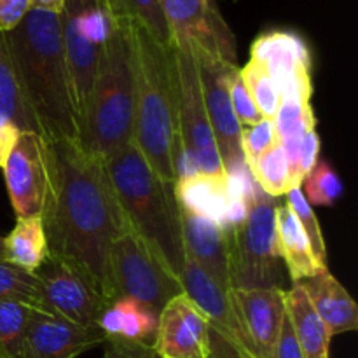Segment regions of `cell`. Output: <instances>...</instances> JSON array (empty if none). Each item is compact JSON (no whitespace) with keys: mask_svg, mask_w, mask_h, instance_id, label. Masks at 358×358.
Returning <instances> with one entry per match:
<instances>
[{"mask_svg":"<svg viewBox=\"0 0 358 358\" xmlns=\"http://www.w3.org/2000/svg\"><path fill=\"white\" fill-rule=\"evenodd\" d=\"M318 156H320V136H318L317 128H311L304 133L299 145V170L303 175V180L318 163V159H320Z\"/></svg>","mask_w":358,"mask_h":358,"instance_id":"cell-37","label":"cell"},{"mask_svg":"<svg viewBox=\"0 0 358 358\" xmlns=\"http://www.w3.org/2000/svg\"><path fill=\"white\" fill-rule=\"evenodd\" d=\"M30 9L28 0H0V31L14 30Z\"/></svg>","mask_w":358,"mask_h":358,"instance_id":"cell-39","label":"cell"},{"mask_svg":"<svg viewBox=\"0 0 358 358\" xmlns=\"http://www.w3.org/2000/svg\"><path fill=\"white\" fill-rule=\"evenodd\" d=\"M208 358H243L222 336L210 329V357Z\"/></svg>","mask_w":358,"mask_h":358,"instance_id":"cell-41","label":"cell"},{"mask_svg":"<svg viewBox=\"0 0 358 358\" xmlns=\"http://www.w3.org/2000/svg\"><path fill=\"white\" fill-rule=\"evenodd\" d=\"M0 259L6 261V254H3V236H0Z\"/></svg>","mask_w":358,"mask_h":358,"instance_id":"cell-44","label":"cell"},{"mask_svg":"<svg viewBox=\"0 0 358 358\" xmlns=\"http://www.w3.org/2000/svg\"><path fill=\"white\" fill-rule=\"evenodd\" d=\"M108 14L110 17L128 20L138 24L164 48L173 45L159 0H110Z\"/></svg>","mask_w":358,"mask_h":358,"instance_id":"cell-26","label":"cell"},{"mask_svg":"<svg viewBox=\"0 0 358 358\" xmlns=\"http://www.w3.org/2000/svg\"><path fill=\"white\" fill-rule=\"evenodd\" d=\"M231 301L240 315L255 358H275L280 329L285 317V290H231Z\"/></svg>","mask_w":358,"mask_h":358,"instance_id":"cell-17","label":"cell"},{"mask_svg":"<svg viewBox=\"0 0 358 358\" xmlns=\"http://www.w3.org/2000/svg\"><path fill=\"white\" fill-rule=\"evenodd\" d=\"M21 93L45 140H79L58 13L30 9L14 30L3 34Z\"/></svg>","mask_w":358,"mask_h":358,"instance_id":"cell-2","label":"cell"},{"mask_svg":"<svg viewBox=\"0 0 358 358\" xmlns=\"http://www.w3.org/2000/svg\"><path fill=\"white\" fill-rule=\"evenodd\" d=\"M252 178L264 194L269 198H280L292 191V177H290L289 163H287L285 152L282 143L276 142L250 171Z\"/></svg>","mask_w":358,"mask_h":358,"instance_id":"cell-28","label":"cell"},{"mask_svg":"<svg viewBox=\"0 0 358 358\" xmlns=\"http://www.w3.org/2000/svg\"><path fill=\"white\" fill-rule=\"evenodd\" d=\"M229 94H231V105H233V112L236 115L238 122H240L241 129L250 128V126L257 124L259 121H262V114L259 112V108L255 107L254 100H252L250 93L245 87L243 80H241L240 69L234 70L231 73L229 80Z\"/></svg>","mask_w":358,"mask_h":358,"instance_id":"cell-35","label":"cell"},{"mask_svg":"<svg viewBox=\"0 0 358 358\" xmlns=\"http://www.w3.org/2000/svg\"><path fill=\"white\" fill-rule=\"evenodd\" d=\"M0 112L13 119L21 131L41 135L37 122H35L34 115L24 101L23 93H21L16 69H14L13 58H10L2 31H0Z\"/></svg>","mask_w":358,"mask_h":358,"instance_id":"cell-25","label":"cell"},{"mask_svg":"<svg viewBox=\"0 0 358 358\" xmlns=\"http://www.w3.org/2000/svg\"><path fill=\"white\" fill-rule=\"evenodd\" d=\"M2 171L16 219L42 217L51 191V168L44 136L21 133Z\"/></svg>","mask_w":358,"mask_h":358,"instance_id":"cell-11","label":"cell"},{"mask_svg":"<svg viewBox=\"0 0 358 358\" xmlns=\"http://www.w3.org/2000/svg\"><path fill=\"white\" fill-rule=\"evenodd\" d=\"M182 292L180 280L131 229L112 243L108 254V303L133 299L159 317L164 304Z\"/></svg>","mask_w":358,"mask_h":358,"instance_id":"cell-7","label":"cell"},{"mask_svg":"<svg viewBox=\"0 0 358 358\" xmlns=\"http://www.w3.org/2000/svg\"><path fill=\"white\" fill-rule=\"evenodd\" d=\"M21 133L23 131L17 128L16 122L0 112V170H2L3 164H6L9 154L13 152L14 145H16Z\"/></svg>","mask_w":358,"mask_h":358,"instance_id":"cell-40","label":"cell"},{"mask_svg":"<svg viewBox=\"0 0 358 358\" xmlns=\"http://www.w3.org/2000/svg\"><path fill=\"white\" fill-rule=\"evenodd\" d=\"M34 308L13 299H0V358H23L24 334Z\"/></svg>","mask_w":358,"mask_h":358,"instance_id":"cell-27","label":"cell"},{"mask_svg":"<svg viewBox=\"0 0 358 358\" xmlns=\"http://www.w3.org/2000/svg\"><path fill=\"white\" fill-rule=\"evenodd\" d=\"M0 299L20 301L34 310L48 311L42 303L41 285L34 273L23 271L2 259H0Z\"/></svg>","mask_w":358,"mask_h":358,"instance_id":"cell-30","label":"cell"},{"mask_svg":"<svg viewBox=\"0 0 358 358\" xmlns=\"http://www.w3.org/2000/svg\"><path fill=\"white\" fill-rule=\"evenodd\" d=\"M159 358H208L210 324L185 292L168 301L157 317L152 345Z\"/></svg>","mask_w":358,"mask_h":358,"instance_id":"cell-14","label":"cell"},{"mask_svg":"<svg viewBox=\"0 0 358 358\" xmlns=\"http://www.w3.org/2000/svg\"><path fill=\"white\" fill-rule=\"evenodd\" d=\"M240 76L262 117L273 121L278 112L280 101H282V93L273 77L266 72L261 63L254 62V59H250L243 69H240Z\"/></svg>","mask_w":358,"mask_h":358,"instance_id":"cell-29","label":"cell"},{"mask_svg":"<svg viewBox=\"0 0 358 358\" xmlns=\"http://www.w3.org/2000/svg\"><path fill=\"white\" fill-rule=\"evenodd\" d=\"M171 55H173L182 173L224 177L226 170H224L215 136H213L208 114H206L194 52L187 45L173 44Z\"/></svg>","mask_w":358,"mask_h":358,"instance_id":"cell-8","label":"cell"},{"mask_svg":"<svg viewBox=\"0 0 358 358\" xmlns=\"http://www.w3.org/2000/svg\"><path fill=\"white\" fill-rule=\"evenodd\" d=\"M278 142L275 122L271 119H262L250 128L241 129V152H243L245 166L248 171L254 170L257 161Z\"/></svg>","mask_w":358,"mask_h":358,"instance_id":"cell-34","label":"cell"},{"mask_svg":"<svg viewBox=\"0 0 358 358\" xmlns=\"http://www.w3.org/2000/svg\"><path fill=\"white\" fill-rule=\"evenodd\" d=\"M48 142L51 191L42 213L49 255L83 271L108 301V254L129 229L105 159L77 140Z\"/></svg>","mask_w":358,"mask_h":358,"instance_id":"cell-1","label":"cell"},{"mask_svg":"<svg viewBox=\"0 0 358 358\" xmlns=\"http://www.w3.org/2000/svg\"><path fill=\"white\" fill-rule=\"evenodd\" d=\"M194 56L198 63L206 114L226 175L236 177V175L250 173L245 166L243 152H241V126L233 112L229 94L231 73L238 69L236 63L226 62L219 56L206 55V52H194Z\"/></svg>","mask_w":358,"mask_h":358,"instance_id":"cell-9","label":"cell"},{"mask_svg":"<svg viewBox=\"0 0 358 358\" xmlns=\"http://www.w3.org/2000/svg\"><path fill=\"white\" fill-rule=\"evenodd\" d=\"M331 338L358 329V306L331 271L299 282Z\"/></svg>","mask_w":358,"mask_h":358,"instance_id":"cell-19","label":"cell"},{"mask_svg":"<svg viewBox=\"0 0 358 358\" xmlns=\"http://www.w3.org/2000/svg\"><path fill=\"white\" fill-rule=\"evenodd\" d=\"M180 283L184 292L208 318L210 329L222 336L243 358H255L243 322L231 301V294L220 289L189 255H185Z\"/></svg>","mask_w":358,"mask_h":358,"instance_id":"cell-15","label":"cell"},{"mask_svg":"<svg viewBox=\"0 0 358 358\" xmlns=\"http://www.w3.org/2000/svg\"><path fill=\"white\" fill-rule=\"evenodd\" d=\"M6 261L23 271L35 273L49 257L48 238L41 217L17 219L16 226L3 236Z\"/></svg>","mask_w":358,"mask_h":358,"instance_id":"cell-24","label":"cell"},{"mask_svg":"<svg viewBox=\"0 0 358 358\" xmlns=\"http://www.w3.org/2000/svg\"><path fill=\"white\" fill-rule=\"evenodd\" d=\"M105 170L129 229L180 280L185 250L175 185L154 173L133 140L105 159Z\"/></svg>","mask_w":358,"mask_h":358,"instance_id":"cell-4","label":"cell"},{"mask_svg":"<svg viewBox=\"0 0 358 358\" xmlns=\"http://www.w3.org/2000/svg\"><path fill=\"white\" fill-rule=\"evenodd\" d=\"M276 245L292 283L304 282L329 269L317 261L306 233L287 203L276 208Z\"/></svg>","mask_w":358,"mask_h":358,"instance_id":"cell-21","label":"cell"},{"mask_svg":"<svg viewBox=\"0 0 358 358\" xmlns=\"http://www.w3.org/2000/svg\"><path fill=\"white\" fill-rule=\"evenodd\" d=\"M178 205L213 220L224 229L229 226L231 192L227 175L187 173L175 182Z\"/></svg>","mask_w":358,"mask_h":358,"instance_id":"cell-20","label":"cell"},{"mask_svg":"<svg viewBox=\"0 0 358 358\" xmlns=\"http://www.w3.org/2000/svg\"><path fill=\"white\" fill-rule=\"evenodd\" d=\"M98 3H100L101 9L107 10V13H108V7H110V0H98Z\"/></svg>","mask_w":358,"mask_h":358,"instance_id":"cell-43","label":"cell"},{"mask_svg":"<svg viewBox=\"0 0 358 358\" xmlns=\"http://www.w3.org/2000/svg\"><path fill=\"white\" fill-rule=\"evenodd\" d=\"M287 205L292 210L294 215L299 220L303 231L306 233L317 261L320 262V264L327 266V247H325L324 233H322L317 213H315V210L311 208V205L306 201V198H304L303 189L297 187L287 192Z\"/></svg>","mask_w":358,"mask_h":358,"instance_id":"cell-33","label":"cell"},{"mask_svg":"<svg viewBox=\"0 0 358 358\" xmlns=\"http://www.w3.org/2000/svg\"><path fill=\"white\" fill-rule=\"evenodd\" d=\"M34 275L49 313L80 327H98L100 317L110 303L83 271L49 255Z\"/></svg>","mask_w":358,"mask_h":358,"instance_id":"cell-10","label":"cell"},{"mask_svg":"<svg viewBox=\"0 0 358 358\" xmlns=\"http://www.w3.org/2000/svg\"><path fill=\"white\" fill-rule=\"evenodd\" d=\"M98 327L105 338H122L129 341L154 345L157 317L133 299H117L107 306Z\"/></svg>","mask_w":358,"mask_h":358,"instance_id":"cell-23","label":"cell"},{"mask_svg":"<svg viewBox=\"0 0 358 358\" xmlns=\"http://www.w3.org/2000/svg\"><path fill=\"white\" fill-rule=\"evenodd\" d=\"M303 187L304 198L313 206H334L345 192L341 178L334 168L322 159H318L313 170L304 177L301 189Z\"/></svg>","mask_w":358,"mask_h":358,"instance_id":"cell-31","label":"cell"},{"mask_svg":"<svg viewBox=\"0 0 358 358\" xmlns=\"http://www.w3.org/2000/svg\"><path fill=\"white\" fill-rule=\"evenodd\" d=\"M31 9H41V10H51V13H62L65 0H28Z\"/></svg>","mask_w":358,"mask_h":358,"instance_id":"cell-42","label":"cell"},{"mask_svg":"<svg viewBox=\"0 0 358 358\" xmlns=\"http://www.w3.org/2000/svg\"><path fill=\"white\" fill-rule=\"evenodd\" d=\"M273 122H275L278 142H283L290 136L304 135L308 129L317 128L311 101L301 98H282Z\"/></svg>","mask_w":358,"mask_h":358,"instance_id":"cell-32","label":"cell"},{"mask_svg":"<svg viewBox=\"0 0 358 358\" xmlns=\"http://www.w3.org/2000/svg\"><path fill=\"white\" fill-rule=\"evenodd\" d=\"M276 198H269L255 184L245 219L226 229L233 290L283 289L285 278L276 245Z\"/></svg>","mask_w":358,"mask_h":358,"instance_id":"cell-6","label":"cell"},{"mask_svg":"<svg viewBox=\"0 0 358 358\" xmlns=\"http://www.w3.org/2000/svg\"><path fill=\"white\" fill-rule=\"evenodd\" d=\"M285 308L292 320L297 341L304 358H331V334L325 325L315 313L313 306L308 301L306 292L301 283H292L289 290H285Z\"/></svg>","mask_w":358,"mask_h":358,"instance_id":"cell-22","label":"cell"},{"mask_svg":"<svg viewBox=\"0 0 358 358\" xmlns=\"http://www.w3.org/2000/svg\"><path fill=\"white\" fill-rule=\"evenodd\" d=\"M275 358H304L303 352H301L299 341H297L296 331H294L292 320H290L287 310L282 322V329H280L278 343H276Z\"/></svg>","mask_w":358,"mask_h":358,"instance_id":"cell-38","label":"cell"},{"mask_svg":"<svg viewBox=\"0 0 358 358\" xmlns=\"http://www.w3.org/2000/svg\"><path fill=\"white\" fill-rule=\"evenodd\" d=\"M103 358H159L150 345L122 338H105Z\"/></svg>","mask_w":358,"mask_h":358,"instance_id":"cell-36","label":"cell"},{"mask_svg":"<svg viewBox=\"0 0 358 358\" xmlns=\"http://www.w3.org/2000/svg\"><path fill=\"white\" fill-rule=\"evenodd\" d=\"M126 24L135 83L133 142L154 173L175 185L182 173V152L171 48L154 41L138 24L128 20Z\"/></svg>","mask_w":358,"mask_h":358,"instance_id":"cell-3","label":"cell"},{"mask_svg":"<svg viewBox=\"0 0 358 358\" xmlns=\"http://www.w3.org/2000/svg\"><path fill=\"white\" fill-rule=\"evenodd\" d=\"M250 59L264 66L280 87L282 98L311 101L313 58L306 41L299 34L289 30L261 34L252 44Z\"/></svg>","mask_w":358,"mask_h":358,"instance_id":"cell-13","label":"cell"},{"mask_svg":"<svg viewBox=\"0 0 358 358\" xmlns=\"http://www.w3.org/2000/svg\"><path fill=\"white\" fill-rule=\"evenodd\" d=\"M182 243L185 255L192 259L217 285L231 294L229 255L226 229L213 220L178 205Z\"/></svg>","mask_w":358,"mask_h":358,"instance_id":"cell-18","label":"cell"},{"mask_svg":"<svg viewBox=\"0 0 358 358\" xmlns=\"http://www.w3.org/2000/svg\"><path fill=\"white\" fill-rule=\"evenodd\" d=\"M103 341L105 334L98 327H80L58 315L34 310L24 334L23 358H77Z\"/></svg>","mask_w":358,"mask_h":358,"instance_id":"cell-16","label":"cell"},{"mask_svg":"<svg viewBox=\"0 0 358 358\" xmlns=\"http://www.w3.org/2000/svg\"><path fill=\"white\" fill-rule=\"evenodd\" d=\"M112 31L103 42L96 76L79 122V140L86 152L107 159L133 140L135 83L131 45L126 20L112 17Z\"/></svg>","mask_w":358,"mask_h":358,"instance_id":"cell-5","label":"cell"},{"mask_svg":"<svg viewBox=\"0 0 358 358\" xmlns=\"http://www.w3.org/2000/svg\"><path fill=\"white\" fill-rule=\"evenodd\" d=\"M173 44L236 63V42L212 0H159Z\"/></svg>","mask_w":358,"mask_h":358,"instance_id":"cell-12","label":"cell"}]
</instances>
